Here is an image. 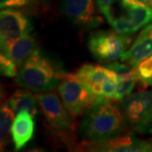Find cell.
<instances>
[{
  "label": "cell",
  "mask_w": 152,
  "mask_h": 152,
  "mask_svg": "<svg viewBox=\"0 0 152 152\" xmlns=\"http://www.w3.org/2000/svg\"><path fill=\"white\" fill-rule=\"evenodd\" d=\"M110 100L98 96L86 111L80 128L86 144L100 143L121 135L128 128L122 109Z\"/></svg>",
  "instance_id": "6da1fadb"
},
{
  "label": "cell",
  "mask_w": 152,
  "mask_h": 152,
  "mask_svg": "<svg viewBox=\"0 0 152 152\" xmlns=\"http://www.w3.org/2000/svg\"><path fill=\"white\" fill-rule=\"evenodd\" d=\"M65 75L53 61L37 49L20 69L15 82L29 91L46 92L58 86Z\"/></svg>",
  "instance_id": "7a4b0ae2"
},
{
  "label": "cell",
  "mask_w": 152,
  "mask_h": 152,
  "mask_svg": "<svg viewBox=\"0 0 152 152\" xmlns=\"http://www.w3.org/2000/svg\"><path fill=\"white\" fill-rule=\"evenodd\" d=\"M121 102V109L131 130L152 134V91L130 94Z\"/></svg>",
  "instance_id": "3957f363"
},
{
  "label": "cell",
  "mask_w": 152,
  "mask_h": 152,
  "mask_svg": "<svg viewBox=\"0 0 152 152\" xmlns=\"http://www.w3.org/2000/svg\"><path fill=\"white\" fill-rule=\"evenodd\" d=\"M131 40L130 35L112 31H98L90 36L88 46L98 61L111 64L122 58Z\"/></svg>",
  "instance_id": "277c9868"
},
{
  "label": "cell",
  "mask_w": 152,
  "mask_h": 152,
  "mask_svg": "<svg viewBox=\"0 0 152 152\" xmlns=\"http://www.w3.org/2000/svg\"><path fill=\"white\" fill-rule=\"evenodd\" d=\"M58 92L73 117L86 113L98 97L91 87L75 75H66L58 85Z\"/></svg>",
  "instance_id": "5b68a950"
},
{
  "label": "cell",
  "mask_w": 152,
  "mask_h": 152,
  "mask_svg": "<svg viewBox=\"0 0 152 152\" xmlns=\"http://www.w3.org/2000/svg\"><path fill=\"white\" fill-rule=\"evenodd\" d=\"M107 20L115 31L131 35L151 23L152 8L144 4H123Z\"/></svg>",
  "instance_id": "8992f818"
},
{
  "label": "cell",
  "mask_w": 152,
  "mask_h": 152,
  "mask_svg": "<svg viewBox=\"0 0 152 152\" xmlns=\"http://www.w3.org/2000/svg\"><path fill=\"white\" fill-rule=\"evenodd\" d=\"M75 75L87 84L97 96L115 99L118 85V76L107 66L85 64Z\"/></svg>",
  "instance_id": "52a82bcc"
},
{
  "label": "cell",
  "mask_w": 152,
  "mask_h": 152,
  "mask_svg": "<svg viewBox=\"0 0 152 152\" xmlns=\"http://www.w3.org/2000/svg\"><path fill=\"white\" fill-rule=\"evenodd\" d=\"M31 19L22 11L15 8H6L0 13L1 52L5 51L17 39L31 32Z\"/></svg>",
  "instance_id": "ba28073f"
},
{
  "label": "cell",
  "mask_w": 152,
  "mask_h": 152,
  "mask_svg": "<svg viewBox=\"0 0 152 152\" xmlns=\"http://www.w3.org/2000/svg\"><path fill=\"white\" fill-rule=\"evenodd\" d=\"M40 108L51 128L59 132L73 129L72 115L62 100L54 93H42L37 96Z\"/></svg>",
  "instance_id": "9c48e42d"
},
{
  "label": "cell",
  "mask_w": 152,
  "mask_h": 152,
  "mask_svg": "<svg viewBox=\"0 0 152 152\" xmlns=\"http://www.w3.org/2000/svg\"><path fill=\"white\" fill-rule=\"evenodd\" d=\"M96 0H60L61 9L65 16L78 26L96 27L102 19L96 15Z\"/></svg>",
  "instance_id": "30bf717a"
},
{
  "label": "cell",
  "mask_w": 152,
  "mask_h": 152,
  "mask_svg": "<svg viewBox=\"0 0 152 152\" xmlns=\"http://www.w3.org/2000/svg\"><path fill=\"white\" fill-rule=\"evenodd\" d=\"M89 151L105 152H151V146L148 140H143L132 134H121L100 143L86 144Z\"/></svg>",
  "instance_id": "8fae6325"
},
{
  "label": "cell",
  "mask_w": 152,
  "mask_h": 152,
  "mask_svg": "<svg viewBox=\"0 0 152 152\" xmlns=\"http://www.w3.org/2000/svg\"><path fill=\"white\" fill-rule=\"evenodd\" d=\"M152 54V22L142 30L130 48L123 55L121 61L135 69L138 65Z\"/></svg>",
  "instance_id": "7c38bea8"
},
{
  "label": "cell",
  "mask_w": 152,
  "mask_h": 152,
  "mask_svg": "<svg viewBox=\"0 0 152 152\" xmlns=\"http://www.w3.org/2000/svg\"><path fill=\"white\" fill-rule=\"evenodd\" d=\"M33 116L28 111L17 114L11 129L12 140L16 151L21 150L32 139L35 129Z\"/></svg>",
  "instance_id": "4fadbf2b"
},
{
  "label": "cell",
  "mask_w": 152,
  "mask_h": 152,
  "mask_svg": "<svg viewBox=\"0 0 152 152\" xmlns=\"http://www.w3.org/2000/svg\"><path fill=\"white\" fill-rule=\"evenodd\" d=\"M106 66L113 70L118 76V85L115 100L123 101L127 96L130 95L135 86L136 82L139 80L135 69L131 66L125 65L117 62L107 64Z\"/></svg>",
  "instance_id": "5bb4252c"
},
{
  "label": "cell",
  "mask_w": 152,
  "mask_h": 152,
  "mask_svg": "<svg viewBox=\"0 0 152 152\" xmlns=\"http://www.w3.org/2000/svg\"><path fill=\"white\" fill-rule=\"evenodd\" d=\"M37 49V40L34 36L26 35L17 39L5 51L1 52V54L5 55L10 58L20 69L27 58Z\"/></svg>",
  "instance_id": "9a60e30c"
},
{
  "label": "cell",
  "mask_w": 152,
  "mask_h": 152,
  "mask_svg": "<svg viewBox=\"0 0 152 152\" xmlns=\"http://www.w3.org/2000/svg\"><path fill=\"white\" fill-rule=\"evenodd\" d=\"M28 91L17 90L9 98L7 103L15 115L22 111H28L35 118L38 113L37 98Z\"/></svg>",
  "instance_id": "2e32d148"
},
{
  "label": "cell",
  "mask_w": 152,
  "mask_h": 152,
  "mask_svg": "<svg viewBox=\"0 0 152 152\" xmlns=\"http://www.w3.org/2000/svg\"><path fill=\"white\" fill-rule=\"evenodd\" d=\"M15 114L10 107L8 103L2 105L0 110V137H1V149H4L10 140V133L15 121Z\"/></svg>",
  "instance_id": "e0dca14e"
},
{
  "label": "cell",
  "mask_w": 152,
  "mask_h": 152,
  "mask_svg": "<svg viewBox=\"0 0 152 152\" xmlns=\"http://www.w3.org/2000/svg\"><path fill=\"white\" fill-rule=\"evenodd\" d=\"M138 80L145 86H152V54L141 62L135 69Z\"/></svg>",
  "instance_id": "ac0fdd59"
},
{
  "label": "cell",
  "mask_w": 152,
  "mask_h": 152,
  "mask_svg": "<svg viewBox=\"0 0 152 152\" xmlns=\"http://www.w3.org/2000/svg\"><path fill=\"white\" fill-rule=\"evenodd\" d=\"M124 0H96V4L97 5L100 12L107 20L114 12L118 10L123 4Z\"/></svg>",
  "instance_id": "d6986e66"
},
{
  "label": "cell",
  "mask_w": 152,
  "mask_h": 152,
  "mask_svg": "<svg viewBox=\"0 0 152 152\" xmlns=\"http://www.w3.org/2000/svg\"><path fill=\"white\" fill-rule=\"evenodd\" d=\"M0 67L1 74L6 77H16L19 72L17 65L5 55H0Z\"/></svg>",
  "instance_id": "ffe728a7"
},
{
  "label": "cell",
  "mask_w": 152,
  "mask_h": 152,
  "mask_svg": "<svg viewBox=\"0 0 152 152\" xmlns=\"http://www.w3.org/2000/svg\"><path fill=\"white\" fill-rule=\"evenodd\" d=\"M37 0H0L1 9L6 8H21L32 4Z\"/></svg>",
  "instance_id": "44dd1931"
},
{
  "label": "cell",
  "mask_w": 152,
  "mask_h": 152,
  "mask_svg": "<svg viewBox=\"0 0 152 152\" xmlns=\"http://www.w3.org/2000/svg\"><path fill=\"white\" fill-rule=\"evenodd\" d=\"M151 1V0H124L123 1V4H125V5L133 4H147Z\"/></svg>",
  "instance_id": "7402d4cb"
},
{
  "label": "cell",
  "mask_w": 152,
  "mask_h": 152,
  "mask_svg": "<svg viewBox=\"0 0 152 152\" xmlns=\"http://www.w3.org/2000/svg\"><path fill=\"white\" fill-rule=\"evenodd\" d=\"M148 141H149V143L151 144V151H152V137L150 139V140H148Z\"/></svg>",
  "instance_id": "603a6c76"
},
{
  "label": "cell",
  "mask_w": 152,
  "mask_h": 152,
  "mask_svg": "<svg viewBox=\"0 0 152 152\" xmlns=\"http://www.w3.org/2000/svg\"><path fill=\"white\" fill-rule=\"evenodd\" d=\"M147 5L151 6V8H152V0H151V2H149V3L147 4Z\"/></svg>",
  "instance_id": "cb8c5ba5"
}]
</instances>
